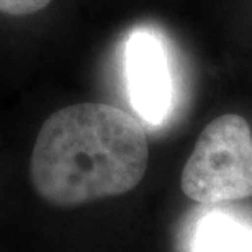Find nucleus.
Wrapping results in <instances>:
<instances>
[{"label":"nucleus","mask_w":252,"mask_h":252,"mask_svg":"<svg viewBox=\"0 0 252 252\" xmlns=\"http://www.w3.org/2000/svg\"><path fill=\"white\" fill-rule=\"evenodd\" d=\"M180 187L190 200L211 206L252 196V133L243 117L223 115L205 126Z\"/></svg>","instance_id":"nucleus-2"},{"label":"nucleus","mask_w":252,"mask_h":252,"mask_svg":"<svg viewBox=\"0 0 252 252\" xmlns=\"http://www.w3.org/2000/svg\"><path fill=\"white\" fill-rule=\"evenodd\" d=\"M53 0H0V13L12 17L33 15L46 8Z\"/></svg>","instance_id":"nucleus-5"},{"label":"nucleus","mask_w":252,"mask_h":252,"mask_svg":"<svg viewBox=\"0 0 252 252\" xmlns=\"http://www.w3.org/2000/svg\"><path fill=\"white\" fill-rule=\"evenodd\" d=\"M148 164V138L134 117L108 103H74L41 125L30 180L44 203L77 208L136 189Z\"/></svg>","instance_id":"nucleus-1"},{"label":"nucleus","mask_w":252,"mask_h":252,"mask_svg":"<svg viewBox=\"0 0 252 252\" xmlns=\"http://www.w3.org/2000/svg\"><path fill=\"white\" fill-rule=\"evenodd\" d=\"M126 74L133 108L148 123H162L172 108V80L165 51L153 33L141 30L131 34Z\"/></svg>","instance_id":"nucleus-3"},{"label":"nucleus","mask_w":252,"mask_h":252,"mask_svg":"<svg viewBox=\"0 0 252 252\" xmlns=\"http://www.w3.org/2000/svg\"><path fill=\"white\" fill-rule=\"evenodd\" d=\"M190 252H252V221L228 210H208L195 221Z\"/></svg>","instance_id":"nucleus-4"}]
</instances>
